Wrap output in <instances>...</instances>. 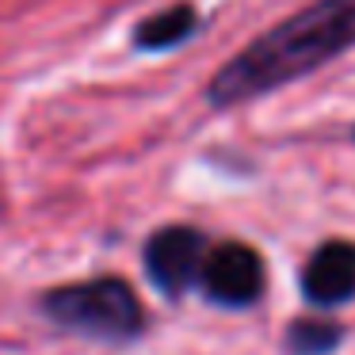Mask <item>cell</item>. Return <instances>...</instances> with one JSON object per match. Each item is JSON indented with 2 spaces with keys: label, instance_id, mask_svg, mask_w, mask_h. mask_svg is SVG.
Here are the masks:
<instances>
[{
  "label": "cell",
  "instance_id": "1",
  "mask_svg": "<svg viewBox=\"0 0 355 355\" xmlns=\"http://www.w3.org/2000/svg\"><path fill=\"white\" fill-rule=\"evenodd\" d=\"M355 46V0H317L252 39L210 80V103L233 107L309 77Z\"/></svg>",
  "mask_w": 355,
  "mask_h": 355
},
{
  "label": "cell",
  "instance_id": "2",
  "mask_svg": "<svg viewBox=\"0 0 355 355\" xmlns=\"http://www.w3.org/2000/svg\"><path fill=\"white\" fill-rule=\"evenodd\" d=\"M46 313L65 329L96 340H130L141 332V302L123 279L62 286L46 298Z\"/></svg>",
  "mask_w": 355,
  "mask_h": 355
},
{
  "label": "cell",
  "instance_id": "3",
  "mask_svg": "<svg viewBox=\"0 0 355 355\" xmlns=\"http://www.w3.org/2000/svg\"><path fill=\"white\" fill-rule=\"evenodd\" d=\"M207 237L191 225H168V230L153 233L146 245V271L164 294H184L202 279V263H207Z\"/></svg>",
  "mask_w": 355,
  "mask_h": 355
},
{
  "label": "cell",
  "instance_id": "4",
  "mask_svg": "<svg viewBox=\"0 0 355 355\" xmlns=\"http://www.w3.org/2000/svg\"><path fill=\"white\" fill-rule=\"evenodd\" d=\"M199 283L207 298L218 306H252L263 294V263L248 245L230 241V245H218L207 252Z\"/></svg>",
  "mask_w": 355,
  "mask_h": 355
},
{
  "label": "cell",
  "instance_id": "5",
  "mask_svg": "<svg viewBox=\"0 0 355 355\" xmlns=\"http://www.w3.org/2000/svg\"><path fill=\"white\" fill-rule=\"evenodd\" d=\"M302 291L313 306H340L355 298V245L352 241H329L309 256L302 271Z\"/></svg>",
  "mask_w": 355,
  "mask_h": 355
},
{
  "label": "cell",
  "instance_id": "6",
  "mask_svg": "<svg viewBox=\"0 0 355 355\" xmlns=\"http://www.w3.org/2000/svg\"><path fill=\"white\" fill-rule=\"evenodd\" d=\"M195 27H199L195 8L191 4H176V8L157 12V16H149L146 24H138L134 42H138L141 50H168V46H180Z\"/></svg>",
  "mask_w": 355,
  "mask_h": 355
},
{
  "label": "cell",
  "instance_id": "7",
  "mask_svg": "<svg viewBox=\"0 0 355 355\" xmlns=\"http://www.w3.org/2000/svg\"><path fill=\"white\" fill-rule=\"evenodd\" d=\"M340 324L321 317H302L286 329V355H332L340 344Z\"/></svg>",
  "mask_w": 355,
  "mask_h": 355
}]
</instances>
